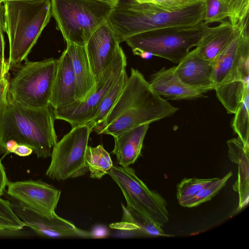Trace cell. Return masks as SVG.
Returning <instances> with one entry per match:
<instances>
[{"label": "cell", "instance_id": "1", "mask_svg": "<svg viewBox=\"0 0 249 249\" xmlns=\"http://www.w3.org/2000/svg\"><path fill=\"white\" fill-rule=\"evenodd\" d=\"M178 109L155 92L140 71L132 68L119 96L95 132L114 137L140 125L170 117Z\"/></svg>", "mask_w": 249, "mask_h": 249}, {"label": "cell", "instance_id": "2", "mask_svg": "<svg viewBox=\"0 0 249 249\" xmlns=\"http://www.w3.org/2000/svg\"><path fill=\"white\" fill-rule=\"evenodd\" d=\"M55 120L50 105L33 108L22 106L8 95L7 106L0 118V154L7 155L18 144H25L37 158L51 155L57 142Z\"/></svg>", "mask_w": 249, "mask_h": 249}, {"label": "cell", "instance_id": "3", "mask_svg": "<svg viewBox=\"0 0 249 249\" xmlns=\"http://www.w3.org/2000/svg\"><path fill=\"white\" fill-rule=\"evenodd\" d=\"M203 0L175 10H168L153 2L119 1L107 21L118 43L144 32L174 26L196 25L203 21Z\"/></svg>", "mask_w": 249, "mask_h": 249}, {"label": "cell", "instance_id": "4", "mask_svg": "<svg viewBox=\"0 0 249 249\" xmlns=\"http://www.w3.org/2000/svg\"><path fill=\"white\" fill-rule=\"evenodd\" d=\"M5 32L9 43V70L20 64L36 44L52 15L50 0L5 1Z\"/></svg>", "mask_w": 249, "mask_h": 249}, {"label": "cell", "instance_id": "5", "mask_svg": "<svg viewBox=\"0 0 249 249\" xmlns=\"http://www.w3.org/2000/svg\"><path fill=\"white\" fill-rule=\"evenodd\" d=\"M56 28L67 43L81 46L107 22L114 5L100 0H50Z\"/></svg>", "mask_w": 249, "mask_h": 249}, {"label": "cell", "instance_id": "6", "mask_svg": "<svg viewBox=\"0 0 249 249\" xmlns=\"http://www.w3.org/2000/svg\"><path fill=\"white\" fill-rule=\"evenodd\" d=\"M57 59L53 58L31 61L14 67L9 76L8 95L15 102L26 107L40 108L50 105Z\"/></svg>", "mask_w": 249, "mask_h": 249}, {"label": "cell", "instance_id": "7", "mask_svg": "<svg viewBox=\"0 0 249 249\" xmlns=\"http://www.w3.org/2000/svg\"><path fill=\"white\" fill-rule=\"evenodd\" d=\"M208 27L203 21L193 26L166 27L134 35L124 42L131 49H139L178 64L197 46Z\"/></svg>", "mask_w": 249, "mask_h": 249}, {"label": "cell", "instance_id": "8", "mask_svg": "<svg viewBox=\"0 0 249 249\" xmlns=\"http://www.w3.org/2000/svg\"><path fill=\"white\" fill-rule=\"evenodd\" d=\"M108 174L120 188L126 206L161 227L169 221L165 199L150 190L129 166H113Z\"/></svg>", "mask_w": 249, "mask_h": 249}, {"label": "cell", "instance_id": "9", "mask_svg": "<svg viewBox=\"0 0 249 249\" xmlns=\"http://www.w3.org/2000/svg\"><path fill=\"white\" fill-rule=\"evenodd\" d=\"M92 131L88 124H82L72 127L57 142L52 151L46 176L53 180H64L85 175L89 171L85 154Z\"/></svg>", "mask_w": 249, "mask_h": 249}, {"label": "cell", "instance_id": "10", "mask_svg": "<svg viewBox=\"0 0 249 249\" xmlns=\"http://www.w3.org/2000/svg\"><path fill=\"white\" fill-rule=\"evenodd\" d=\"M126 65V57L119 45L111 63L97 81L96 91L83 102L75 101L68 106L53 110L55 119L66 121L72 127L86 124L125 69Z\"/></svg>", "mask_w": 249, "mask_h": 249}, {"label": "cell", "instance_id": "11", "mask_svg": "<svg viewBox=\"0 0 249 249\" xmlns=\"http://www.w3.org/2000/svg\"><path fill=\"white\" fill-rule=\"evenodd\" d=\"M6 199L17 216L39 236L53 238L78 237L93 238L90 231L77 228L71 222L57 214L48 217L28 207L6 194Z\"/></svg>", "mask_w": 249, "mask_h": 249}, {"label": "cell", "instance_id": "12", "mask_svg": "<svg viewBox=\"0 0 249 249\" xmlns=\"http://www.w3.org/2000/svg\"><path fill=\"white\" fill-rule=\"evenodd\" d=\"M5 193L32 210L48 217L56 215L55 210L61 190L41 180L8 181Z\"/></svg>", "mask_w": 249, "mask_h": 249}, {"label": "cell", "instance_id": "13", "mask_svg": "<svg viewBox=\"0 0 249 249\" xmlns=\"http://www.w3.org/2000/svg\"><path fill=\"white\" fill-rule=\"evenodd\" d=\"M120 45L107 22L98 28L84 47L96 83L111 63Z\"/></svg>", "mask_w": 249, "mask_h": 249}, {"label": "cell", "instance_id": "14", "mask_svg": "<svg viewBox=\"0 0 249 249\" xmlns=\"http://www.w3.org/2000/svg\"><path fill=\"white\" fill-rule=\"evenodd\" d=\"M151 89L160 96L172 100H193L206 97L204 94L211 89L189 85L178 75L176 66L162 68L150 77Z\"/></svg>", "mask_w": 249, "mask_h": 249}, {"label": "cell", "instance_id": "15", "mask_svg": "<svg viewBox=\"0 0 249 249\" xmlns=\"http://www.w3.org/2000/svg\"><path fill=\"white\" fill-rule=\"evenodd\" d=\"M239 30L232 40L212 61V79L215 86L233 70L249 60V30L237 24Z\"/></svg>", "mask_w": 249, "mask_h": 249}, {"label": "cell", "instance_id": "16", "mask_svg": "<svg viewBox=\"0 0 249 249\" xmlns=\"http://www.w3.org/2000/svg\"><path fill=\"white\" fill-rule=\"evenodd\" d=\"M249 60L231 71L214 90L217 99L229 114H234L249 89Z\"/></svg>", "mask_w": 249, "mask_h": 249}, {"label": "cell", "instance_id": "17", "mask_svg": "<svg viewBox=\"0 0 249 249\" xmlns=\"http://www.w3.org/2000/svg\"><path fill=\"white\" fill-rule=\"evenodd\" d=\"M77 101L76 83L71 59L65 50L57 59L50 105L53 110L68 106Z\"/></svg>", "mask_w": 249, "mask_h": 249}, {"label": "cell", "instance_id": "18", "mask_svg": "<svg viewBox=\"0 0 249 249\" xmlns=\"http://www.w3.org/2000/svg\"><path fill=\"white\" fill-rule=\"evenodd\" d=\"M175 66L178 75L186 84L214 89L212 61L201 57L195 49L190 51Z\"/></svg>", "mask_w": 249, "mask_h": 249}, {"label": "cell", "instance_id": "19", "mask_svg": "<svg viewBox=\"0 0 249 249\" xmlns=\"http://www.w3.org/2000/svg\"><path fill=\"white\" fill-rule=\"evenodd\" d=\"M72 65L76 83V101L83 102L94 92L97 83L84 46L67 43L65 49Z\"/></svg>", "mask_w": 249, "mask_h": 249}, {"label": "cell", "instance_id": "20", "mask_svg": "<svg viewBox=\"0 0 249 249\" xmlns=\"http://www.w3.org/2000/svg\"><path fill=\"white\" fill-rule=\"evenodd\" d=\"M239 30L229 20L208 27L195 50L202 58L212 61L231 43Z\"/></svg>", "mask_w": 249, "mask_h": 249}, {"label": "cell", "instance_id": "21", "mask_svg": "<svg viewBox=\"0 0 249 249\" xmlns=\"http://www.w3.org/2000/svg\"><path fill=\"white\" fill-rule=\"evenodd\" d=\"M149 124L140 125L113 137L112 153L120 166H129L139 158Z\"/></svg>", "mask_w": 249, "mask_h": 249}, {"label": "cell", "instance_id": "22", "mask_svg": "<svg viewBox=\"0 0 249 249\" xmlns=\"http://www.w3.org/2000/svg\"><path fill=\"white\" fill-rule=\"evenodd\" d=\"M227 144L230 160L238 165L237 179L232 187L238 195L237 212L246 206L249 201V153L238 139L229 140Z\"/></svg>", "mask_w": 249, "mask_h": 249}, {"label": "cell", "instance_id": "23", "mask_svg": "<svg viewBox=\"0 0 249 249\" xmlns=\"http://www.w3.org/2000/svg\"><path fill=\"white\" fill-rule=\"evenodd\" d=\"M125 69L101 102L94 115L86 124L95 131L102 124L121 93L128 78Z\"/></svg>", "mask_w": 249, "mask_h": 249}, {"label": "cell", "instance_id": "24", "mask_svg": "<svg viewBox=\"0 0 249 249\" xmlns=\"http://www.w3.org/2000/svg\"><path fill=\"white\" fill-rule=\"evenodd\" d=\"M85 163L90 177L100 179L113 167L109 154L102 144L95 147L88 146L85 154Z\"/></svg>", "mask_w": 249, "mask_h": 249}, {"label": "cell", "instance_id": "25", "mask_svg": "<svg viewBox=\"0 0 249 249\" xmlns=\"http://www.w3.org/2000/svg\"><path fill=\"white\" fill-rule=\"evenodd\" d=\"M249 90L244 95L243 101L238 107L232 123L234 131L242 143L245 150L249 153Z\"/></svg>", "mask_w": 249, "mask_h": 249}, {"label": "cell", "instance_id": "26", "mask_svg": "<svg viewBox=\"0 0 249 249\" xmlns=\"http://www.w3.org/2000/svg\"><path fill=\"white\" fill-rule=\"evenodd\" d=\"M232 175V172H230L222 178H216L212 182L201 189L194 196L179 204L183 207L192 208L211 200L224 187Z\"/></svg>", "mask_w": 249, "mask_h": 249}, {"label": "cell", "instance_id": "27", "mask_svg": "<svg viewBox=\"0 0 249 249\" xmlns=\"http://www.w3.org/2000/svg\"><path fill=\"white\" fill-rule=\"evenodd\" d=\"M216 178H184L177 186L176 196L178 203L194 196L201 189L212 182Z\"/></svg>", "mask_w": 249, "mask_h": 249}, {"label": "cell", "instance_id": "28", "mask_svg": "<svg viewBox=\"0 0 249 249\" xmlns=\"http://www.w3.org/2000/svg\"><path fill=\"white\" fill-rule=\"evenodd\" d=\"M204 13L203 22L208 24L213 22H221L231 18V13L227 6L221 0H203Z\"/></svg>", "mask_w": 249, "mask_h": 249}, {"label": "cell", "instance_id": "29", "mask_svg": "<svg viewBox=\"0 0 249 249\" xmlns=\"http://www.w3.org/2000/svg\"><path fill=\"white\" fill-rule=\"evenodd\" d=\"M25 226L14 212L9 201L0 197V228L21 229Z\"/></svg>", "mask_w": 249, "mask_h": 249}, {"label": "cell", "instance_id": "30", "mask_svg": "<svg viewBox=\"0 0 249 249\" xmlns=\"http://www.w3.org/2000/svg\"><path fill=\"white\" fill-rule=\"evenodd\" d=\"M230 13L229 21L233 26L242 20L249 13V0H221Z\"/></svg>", "mask_w": 249, "mask_h": 249}, {"label": "cell", "instance_id": "31", "mask_svg": "<svg viewBox=\"0 0 249 249\" xmlns=\"http://www.w3.org/2000/svg\"><path fill=\"white\" fill-rule=\"evenodd\" d=\"M157 5L168 10L182 8L196 2L199 0H152Z\"/></svg>", "mask_w": 249, "mask_h": 249}, {"label": "cell", "instance_id": "32", "mask_svg": "<svg viewBox=\"0 0 249 249\" xmlns=\"http://www.w3.org/2000/svg\"><path fill=\"white\" fill-rule=\"evenodd\" d=\"M9 76L8 74L0 82V118L8 104Z\"/></svg>", "mask_w": 249, "mask_h": 249}, {"label": "cell", "instance_id": "33", "mask_svg": "<svg viewBox=\"0 0 249 249\" xmlns=\"http://www.w3.org/2000/svg\"><path fill=\"white\" fill-rule=\"evenodd\" d=\"M33 232L21 229L0 228V237H25L33 235Z\"/></svg>", "mask_w": 249, "mask_h": 249}, {"label": "cell", "instance_id": "34", "mask_svg": "<svg viewBox=\"0 0 249 249\" xmlns=\"http://www.w3.org/2000/svg\"><path fill=\"white\" fill-rule=\"evenodd\" d=\"M33 152V150L31 148L22 144H17L11 151V153L20 157L28 156Z\"/></svg>", "mask_w": 249, "mask_h": 249}, {"label": "cell", "instance_id": "35", "mask_svg": "<svg viewBox=\"0 0 249 249\" xmlns=\"http://www.w3.org/2000/svg\"><path fill=\"white\" fill-rule=\"evenodd\" d=\"M8 181L4 167L0 160V197L5 194Z\"/></svg>", "mask_w": 249, "mask_h": 249}, {"label": "cell", "instance_id": "36", "mask_svg": "<svg viewBox=\"0 0 249 249\" xmlns=\"http://www.w3.org/2000/svg\"><path fill=\"white\" fill-rule=\"evenodd\" d=\"M9 69L7 60L5 59H0V82L9 74Z\"/></svg>", "mask_w": 249, "mask_h": 249}, {"label": "cell", "instance_id": "37", "mask_svg": "<svg viewBox=\"0 0 249 249\" xmlns=\"http://www.w3.org/2000/svg\"><path fill=\"white\" fill-rule=\"evenodd\" d=\"M132 51L134 55H138L145 59H150L153 56L152 53L139 49H132Z\"/></svg>", "mask_w": 249, "mask_h": 249}, {"label": "cell", "instance_id": "38", "mask_svg": "<svg viewBox=\"0 0 249 249\" xmlns=\"http://www.w3.org/2000/svg\"><path fill=\"white\" fill-rule=\"evenodd\" d=\"M4 21V7L3 2L0 1V30L3 32H5Z\"/></svg>", "mask_w": 249, "mask_h": 249}, {"label": "cell", "instance_id": "39", "mask_svg": "<svg viewBox=\"0 0 249 249\" xmlns=\"http://www.w3.org/2000/svg\"><path fill=\"white\" fill-rule=\"evenodd\" d=\"M3 33L0 30V59H5L4 56L5 42Z\"/></svg>", "mask_w": 249, "mask_h": 249}, {"label": "cell", "instance_id": "40", "mask_svg": "<svg viewBox=\"0 0 249 249\" xmlns=\"http://www.w3.org/2000/svg\"><path fill=\"white\" fill-rule=\"evenodd\" d=\"M106 2L110 3L114 5H116L119 2V0H100Z\"/></svg>", "mask_w": 249, "mask_h": 249}, {"label": "cell", "instance_id": "41", "mask_svg": "<svg viewBox=\"0 0 249 249\" xmlns=\"http://www.w3.org/2000/svg\"><path fill=\"white\" fill-rule=\"evenodd\" d=\"M41 1L44 0H0V1L2 2H3L5 1Z\"/></svg>", "mask_w": 249, "mask_h": 249}, {"label": "cell", "instance_id": "42", "mask_svg": "<svg viewBox=\"0 0 249 249\" xmlns=\"http://www.w3.org/2000/svg\"><path fill=\"white\" fill-rule=\"evenodd\" d=\"M136 1L140 3L150 2L149 0H135Z\"/></svg>", "mask_w": 249, "mask_h": 249}, {"label": "cell", "instance_id": "43", "mask_svg": "<svg viewBox=\"0 0 249 249\" xmlns=\"http://www.w3.org/2000/svg\"><path fill=\"white\" fill-rule=\"evenodd\" d=\"M149 1L150 2H153V0H149Z\"/></svg>", "mask_w": 249, "mask_h": 249}, {"label": "cell", "instance_id": "44", "mask_svg": "<svg viewBox=\"0 0 249 249\" xmlns=\"http://www.w3.org/2000/svg\"><path fill=\"white\" fill-rule=\"evenodd\" d=\"M125 0H119V1H125Z\"/></svg>", "mask_w": 249, "mask_h": 249}]
</instances>
